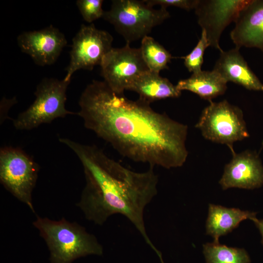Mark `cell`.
<instances>
[{"label": "cell", "instance_id": "cell-21", "mask_svg": "<svg viewBox=\"0 0 263 263\" xmlns=\"http://www.w3.org/2000/svg\"><path fill=\"white\" fill-rule=\"evenodd\" d=\"M103 0H77V7L83 19L89 23L102 18L104 11L102 8Z\"/></svg>", "mask_w": 263, "mask_h": 263}, {"label": "cell", "instance_id": "cell-15", "mask_svg": "<svg viewBox=\"0 0 263 263\" xmlns=\"http://www.w3.org/2000/svg\"><path fill=\"white\" fill-rule=\"evenodd\" d=\"M256 213L237 208H227L210 204L206 221V234L211 236L213 242L219 243V238L231 232L244 220L253 221Z\"/></svg>", "mask_w": 263, "mask_h": 263}, {"label": "cell", "instance_id": "cell-24", "mask_svg": "<svg viewBox=\"0 0 263 263\" xmlns=\"http://www.w3.org/2000/svg\"><path fill=\"white\" fill-rule=\"evenodd\" d=\"M262 91L263 92V90H262Z\"/></svg>", "mask_w": 263, "mask_h": 263}, {"label": "cell", "instance_id": "cell-20", "mask_svg": "<svg viewBox=\"0 0 263 263\" xmlns=\"http://www.w3.org/2000/svg\"><path fill=\"white\" fill-rule=\"evenodd\" d=\"M208 46L206 33L202 30L201 37L196 46L188 55L180 57L184 59V65L189 72L195 73L202 71L204 52Z\"/></svg>", "mask_w": 263, "mask_h": 263}, {"label": "cell", "instance_id": "cell-12", "mask_svg": "<svg viewBox=\"0 0 263 263\" xmlns=\"http://www.w3.org/2000/svg\"><path fill=\"white\" fill-rule=\"evenodd\" d=\"M219 183L224 190L232 188L254 189L263 185V166L254 152L245 150L232 154Z\"/></svg>", "mask_w": 263, "mask_h": 263}, {"label": "cell", "instance_id": "cell-14", "mask_svg": "<svg viewBox=\"0 0 263 263\" xmlns=\"http://www.w3.org/2000/svg\"><path fill=\"white\" fill-rule=\"evenodd\" d=\"M239 49L235 47L221 52L213 70L227 82H234L249 90L262 91L263 85L249 67Z\"/></svg>", "mask_w": 263, "mask_h": 263}, {"label": "cell", "instance_id": "cell-3", "mask_svg": "<svg viewBox=\"0 0 263 263\" xmlns=\"http://www.w3.org/2000/svg\"><path fill=\"white\" fill-rule=\"evenodd\" d=\"M33 224L48 247L51 263H72L80 257L103 254L95 236L75 222L38 217Z\"/></svg>", "mask_w": 263, "mask_h": 263}, {"label": "cell", "instance_id": "cell-13", "mask_svg": "<svg viewBox=\"0 0 263 263\" xmlns=\"http://www.w3.org/2000/svg\"><path fill=\"white\" fill-rule=\"evenodd\" d=\"M230 36L235 47L263 52V0H251L240 13Z\"/></svg>", "mask_w": 263, "mask_h": 263}, {"label": "cell", "instance_id": "cell-16", "mask_svg": "<svg viewBox=\"0 0 263 263\" xmlns=\"http://www.w3.org/2000/svg\"><path fill=\"white\" fill-rule=\"evenodd\" d=\"M128 90L137 93L139 99L150 104L151 102L167 98H177L181 94L176 85L159 74L147 71L139 76Z\"/></svg>", "mask_w": 263, "mask_h": 263}, {"label": "cell", "instance_id": "cell-1", "mask_svg": "<svg viewBox=\"0 0 263 263\" xmlns=\"http://www.w3.org/2000/svg\"><path fill=\"white\" fill-rule=\"evenodd\" d=\"M78 104L85 127L122 156L168 169L185 163L188 126L154 111L149 104L130 100L104 81L94 80L82 93Z\"/></svg>", "mask_w": 263, "mask_h": 263}, {"label": "cell", "instance_id": "cell-5", "mask_svg": "<svg viewBox=\"0 0 263 263\" xmlns=\"http://www.w3.org/2000/svg\"><path fill=\"white\" fill-rule=\"evenodd\" d=\"M71 81L45 78L37 85L33 103L13 120L19 130H30L55 119L78 113L66 109V91Z\"/></svg>", "mask_w": 263, "mask_h": 263}, {"label": "cell", "instance_id": "cell-19", "mask_svg": "<svg viewBox=\"0 0 263 263\" xmlns=\"http://www.w3.org/2000/svg\"><path fill=\"white\" fill-rule=\"evenodd\" d=\"M140 49L149 71L159 74L161 71L168 69L171 55L152 37L147 36L143 38Z\"/></svg>", "mask_w": 263, "mask_h": 263}, {"label": "cell", "instance_id": "cell-4", "mask_svg": "<svg viewBox=\"0 0 263 263\" xmlns=\"http://www.w3.org/2000/svg\"><path fill=\"white\" fill-rule=\"evenodd\" d=\"M169 17L167 8L154 9L144 0H113L102 18L130 44L147 36L153 28Z\"/></svg>", "mask_w": 263, "mask_h": 263}, {"label": "cell", "instance_id": "cell-6", "mask_svg": "<svg viewBox=\"0 0 263 263\" xmlns=\"http://www.w3.org/2000/svg\"><path fill=\"white\" fill-rule=\"evenodd\" d=\"M210 104L202 111L195 127L206 139L226 145L232 153L233 144L249 136L243 113L226 100Z\"/></svg>", "mask_w": 263, "mask_h": 263}, {"label": "cell", "instance_id": "cell-2", "mask_svg": "<svg viewBox=\"0 0 263 263\" xmlns=\"http://www.w3.org/2000/svg\"><path fill=\"white\" fill-rule=\"evenodd\" d=\"M59 140L75 153L83 166L86 185L77 206L86 218L101 225L111 216L122 215L163 263L161 253L148 235L144 219L145 208L158 191V177L154 167L136 172L110 158L96 146L66 138Z\"/></svg>", "mask_w": 263, "mask_h": 263}, {"label": "cell", "instance_id": "cell-9", "mask_svg": "<svg viewBox=\"0 0 263 263\" xmlns=\"http://www.w3.org/2000/svg\"><path fill=\"white\" fill-rule=\"evenodd\" d=\"M100 66L104 81L117 94L128 90L139 76L149 71L140 48H132L129 43L122 48H112L104 56Z\"/></svg>", "mask_w": 263, "mask_h": 263}, {"label": "cell", "instance_id": "cell-8", "mask_svg": "<svg viewBox=\"0 0 263 263\" xmlns=\"http://www.w3.org/2000/svg\"><path fill=\"white\" fill-rule=\"evenodd\" d=\"M113 38L107 31L96 28L94 24H82L72 39L70 60L64 79L71 81L75 72L80 69L92 71L100 65L112 47Z\"/></svg>", "mask_w": 263, "mask_h": 263}, {"label": "cell", "instance_id": "cell-17", "mask_svg": "<svg viewBox=\"0 0 263 263\" xmlns=\"http://www.w3.org/2000/svg\"><path fill=\"white\" fill-rule=\"evenodd\" d=\"M227 82L214 70L201 71L192 73L186 79L179 80L176 85L177 89L187 90L209 101L224 94L227 89Z\"/></svg>", "mask_w": 263, "mask_h": 263}, {"label": "cell", "instance_id": "cell-22", "mask_svg": "<svg viewBox=\"0 0 263 263\" xmlns=\"http://www.w3.org/2000/svg\"><path fill=\"white\" fill-rule=\"evenodd\" d=\"M144 1L151 7L156 5L166 8L169 6H174L190 11L195 9L198 0H144Z\"/></svg>", "mask_w": 263, "mask_h": 263}, {"label": "cell", "instance_id": "cell-10", "mask_svg": "<svg viewBox=\"0 0 263 263\" xmlns=\"http://www.w3.org/2000/svg\"><path fill=\"white\" fill-rule=\"evenodd\" d=\"M251 0H198L194 9L198 23L206 33L209 46L223 50L220 39L225 28L235 22Z\"/></svg>", "mask_w": 263, "mask_h": 263}, {"label": "cell", "instance_id": "cell-18", "mask_svg": "<svg viewBox=\"0 0 263 263\" xmlns=\"http://www.w3.org/2000/svg\"><path fill=\"white\" fill-rule=\"evenodd\" d=\"M206 263H250L249 256L244 248L228 247L219 243L203 245Z\"/></svg>", "mask_w": 263, "mask_h": 263}, {"label": "cell", "instance_id": "cell-23", "mask_svg": "<svg viewBox=\"0 0 263 263\" xmlns=\"http://www.w3.org/2000/svg\"><path fill=\"white\" fill-rule=\"evenodd\" d=\"M253 222L255 223L261 233L262 237V243L263 244V219L259 220L256 218Z\"/></svg>", "mask_w": 263, "mask_h": 263}, {"label": "cell", "instance_id": "cell-7", "mask_svg": "<svg viewBox=\"0 0 263 263\" xmlns=\"http://www.w3.org/2000/svg\"><path fill=\"white\" fill-rule=\"evenodd\" d=\"M38 170V164L20 148L6 146L0 149L1 183L34 212L32 193L37 181Z\"/></svg>", "mask_w": 263, "mask_h": 263}, {"label": "cell", "instance_id": "cell-11", "mask_svg": "<svg viewBox=\"0 0 263 263\" xmlns=\"http://www.w3.org/2000/svg\"><path fill=\"white\" fill-rule=\"evenodd\" d=\"M20 50L40 66L54 64L67 45L65 35L52 25L32 31L24 32L17 37Z\"/></svg>", "mask_w": 263, "mask_h": 263}]
</instances>
